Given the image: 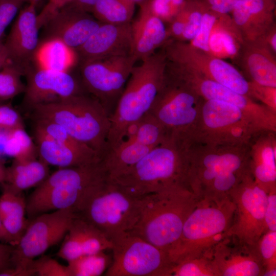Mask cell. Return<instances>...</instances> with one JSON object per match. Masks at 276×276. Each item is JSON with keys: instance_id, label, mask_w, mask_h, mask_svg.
<instances>
[{"instance_id": "cell-1", "label": "cell", "mask_w": 276, "mask_h": 276, "mask_svg": "<svg viewBox=\"0 0 276 276\" xmlns=\"http://www.w3.org/2000/svg\"><path fill=\"white\" fill-rule=\"evenodd\" d=\"M249 144H191L188 149V185L199 199H220L250 172Z\"/></svg>"}, {"instance_id": "cell-2", "label": "cell", "mask_w": 276, "mask_h": 276, "mask_svg": "<svg viewBox=\"0 0 276 276\" xmlns=\"http://www.w3.org/2000/svg\"><path fill=\"white\" fill-rule=\"evenodd\" d=\"M141 198L139 219L129 232L168 253L199 199L183 186L168 188Z\"/></svg>"}, {"instance_id": "cell-3", "label": "cell", "mask_w": 276, "mask_h": 276, "mask_svg": "<svg viewBox=\"0 0 276 276\" xmlns=\"http://www.w3.org/2000/svg\"><path fill=\"white\" fill-rule=\"evenodd\" d=\"M188 147L187 143L168 136L123 173L108 178L139 197L174 186L189 188Z\"/></svg>"}, {"instance_id": "cell-4", "label": "cell", "mask_w": 276, "mask_h": 276, "mask_svg": "<svg viewBox=\"0 0 276 276\" xmlns=\"http://www.w3.org/2000/svg\"><path fill=\"white\" fill-rule=\"evenodd\" d=\"M102 161L87 165L60 168L37 186L26 202L31 219L44 213L71 209L80 213L107 178Z\"/></svg>"}, {"instance_id": "cell-5", "label": "cell", "mask_w": 276, "mask_h": 276, "mask_svg": "<svg viewBox=\"0 0 276 276\" xmlns=\"http://www.w3.org/2000/svg\"><path fill=\"white\" fill-rule=\"evenodd\" d=\"M141 61L133 67L110 116L107 151L124 139L131 125L149 112L165 83L167 60L163 50Z\"/></svg>"}, {"instance_id": "cell-6", "label": "cell", "mask_w": 276, "mask_h": 276, "mask_svg": "<svg viewBox=\"0 0 276 276\" xmlns=\"http://www.w3.org/2000/svg\"><path fill=\"white\" fill-rule=\"evenodd\" d=\"M35 119L63 127L76 140L96 151L102 160L107 151L110 116L94 97L79 94L33 107Z\"/></svg>"}, {"instance_id": "cell-7", "label": "cell", "mask_w": 276, "mask_h": 276, "mask_svg": "<svg viewBox=\"0 0 276 276\" xmlns=\"http://www.w3.org/2000/svg\"><path fill=\"white\" fill-rule=\"evenodd\" d=\"M235 211L230 196L220 199H199L186 220L178 240L168 252L173 265L211 254L214 246L227 237Z\"/></svg>"}, {"instance_id": "cell-8", "label": "cell", "mask_w": 276, "mask_h": 276, "mask_svg": "<svg viewBox=\"0 0 276 276\" xmlns=\"http://www.w3.org/2000/svg\"><path fill=\"white\" fill-rule=\"evenodd\" d=\"M141 206V197L129 193L107 176L78 215L110 239L133 228L139 219Z\"/></svg>"}, {"instance_id": "cell-9", "label": "cell", "mask_w": 276, "mask_h": 276, "mask_svg": "<svg viewBox=\"0 0 276 276\" xmlns=\"http://www.w3.org/2000/svg\"><path fill=\"white\" fill-rule=\"evenodd\" d=\"M259 133L237 106L224 102L203 100L189 143L213 145H248Z\"/></svg>"}, {"instance_id": "cell-10", "label": "cell", "mask_w": 276, "mask_h": 276, "mask_svg": "<svg viewBox=\"0 0 276 276\" xmlns=\"http://www.w3.org/2000/svg\"><path fill=\"white\" fill-rule=\"evenodd\" d=\"M166 74L203 100L222 101L237 106L245 114L258 133L276 132V112L250 97L167 61Z\"/></svg>"}, {"instance_id": "cell-11", "label": "cell", "mask_w": 276, "mask_h": 276, "mask_svg": "<svg viewBox=\"0 0 276 276\" xmlns=\"http://www.w3.org/2000/svg\"><path fill=\"white\" fill-rule=\"evenodd\" d=\"M112 262L107 276H170L173 264L167 251L130 232L110 238Z\"/></svg>"}, {"instance_id": "cell-12", "label": "cell", "mask_w": 276, "mask_h": 276, "mask_svg": "<svg viewBox=\"0 0 276 276\" xmlns=\"http://www.w3.org/2000/svg\"><path fill=\"white\" fill-rule=\"evenodd\" d=\"M203 99L168 77L149 113L164 127L169 136L188 143L198 119Z\"/></svg>"}, {"instance_id": "cell-13", "label": "cell", "mask_w": 276, "mask_h": 276, "mask_svg": "<svg viewBox=\"0 0 276 276\" xmlns=\"http://www.w3.org/2000/svg\"><path fill=\"white\" fill-rule=\"evenodd\" d=\"M163 47L167 61L187 68L249 97V81L225 60L198 49L188 42L169 39Z\"/></svg>"}, {"instance_id": "cell-14", "label": "cell", "mask_w": 276, "mask_h": 276, "mask_svg": "<svg viewBox=\"0 0 276 276\" xmlns=\"http://www.w3.org/2000/svg\"><path fill=\"white\" fill-rule=\"evenodd\" d=\"M77 215L73 210L66 209L44 213L30 219L26 231L14 246L12 265L30 268L35 258L65 237Z\"/></svg>"}, {"instance_id": "cell-15", "label": "cell", "mask_w": 276, "mask_h": 276, "mask_svg": "<svg viewBox=\"0 0 276 276\" xmlns=\"http://www.w3.org/2000/svg\"><path fill=\"white\" fill-rule=\"evenodd\" d=\"M229 196L235 205V211L227 236L255 246L266 231L264 214L267 193L255 182L250 172L231 191Z\"/></svg>"}, {"instance_id": "cell-16", "label": "cell", "mask_w": 276, "mask_h": 276, "mask_svg": "<svg viewBox=\"0 0 276 276\" xmlns=\"http://www.w3.org/2000/svg\"><path fill=\"white\" fill-rule=\"evenodd\" d=\"M136 61L135 57L130 54L81 63V74L84 86L110 116Z\"/></svg>"}, {"instance_id": "cell-17", "label": "cell", "mask_w": 276, "mask_h": 276, "mask_svg": "<svg viewBox=\"0 0 276 276\" xmlns=\"http://www.w3.org/2000/svg\"><path fill=\"white\" fill-rule=\"evenodd\" d=\"M27 83L24 103L31 108L79 94V86L68 72L55 71L30 64L24 67Z\"/></svg>"}, {"instance_id": "cell-18", "label": "cell", "mask_w": 276, "mask_h": 276, "mask_svg": "<svg viewBox=\"0 0 276 276\" xmlns=\"http://www.w3.org/2000/svg\"><path fill=\"white\" fill-rule=\"evenodd\" d=\"M216 276H263L264 267L256 245L240 242L227 236L212 250Z\"/></svg>"}, {"instance_id": "cell-19", "label": "cell", "mask_w": 276, "mask_h": 276, "mask_svg": "<svg viewBox=\"0 0 276 276\" xmlns=\"http://www.w3.org/2000/svg\"><path fill=\"white\" fill-rule=\"evenodd\" d=\"M74 52L81 63L112 56L132 55L131 22L102 23Z\"/></svg>"}, {"instance_id": "cell-20", "label": "cell", "mask_w": 276, "mask_h": 276, "mask_svg": "<svg viewBox=\"0 0 276 276\" xmlns=\"http://www.w3.org/2000/svg\"><path fill=\"white\" fill-rule=\"evenodd\" d=\"M102 23L89 13L68 5L59 10L44 26L47 39L62 41L75 51Z\"/></svg>"}, {"instance_id": "cell-21", "label": "cell", "mask_w": 276, "mask_h": 276, "mask_svg": "<svg viewBox=\"0 0 276 276\" xmlns=\"http://www.w3.org/2000/svg\"><path fill=\"white\" fill-rule=\"evenodd\" d=\"M36 7L31 2L20 11L4 43L11 61L23 68L34 58L40 43Z\"/></svg>"}, {"instance_id": "cell-22", "label": "cell", "mask_w": 276, "mask_h": 276, "mask_svg": "<svg viewBox=\"0 0 276 276\" xmlns=\"http://www.w3.org/2000/svg\"><path fill=\"white\" fill-rule=\"evenodd\" d=\"M275 0H238L231 15L244 42L260 39L275 22Z\"/></svg>"}, {"instance_id": "cell-23", "label": "cell", "mask_w": 276, "mask_h": 276, "mask_svg": "<svg viewBox=\"0 0 276 276\" xmlns=\"http://www.w3.org/2000/svg\"><path fill=\"white\" fill-rule=\"evenodd\" d=\"M249 168L255 182L267 193L276 189L275 132H263L249 144Z\"/></svg>"}, {"instance_id": "cell-24", "label": "cell", "mask_w": 276, "mask_h": 276, "mask_svg": "<svg viewBox=\"0 0 276 276\" xmlns=\"http://www.w3.org/2000/svg\"><path fill=\"white\" fill-rule=\"evenodd\" d=\"M137 17L131 22L132 54L137 61L154 54L169 39L166 24L142 4Z\"/></svg>"}, {"instance_id": "cell-25", "label": "cell", "mask_w": 276, "mask_h": 276, "mask_svg": "<svg viewBox=\"0 0 276 276\" xmlns=\"http://www.w3.org/2000/svg\"><path fill=\"white\" fill-rule=\"evenodd\" d=\"M34 135L39 158L48 165L69 168L97 163L102 160L97 153L90 148H74L59 143L35 130Z\"/></svg>"}, {"instance_id": "cell-26", "label": "cell", "mask_w": 276, "mask_h": 276, "mask_svg": "<svg viewBox=\"0 0 276 276\" xmlns=\"http://www.w3.org/2000/svg\"><path fill=\"white\" fill-rule=\"evenodd\" d=\"M236 60L250 78L248 81L276 87L275 54L262 41L244 42Z\"/></svg>"}, {"instance_id": "cell-27", "label": "cell", "mask_w": 276, "mask_h": 276, "mask_svg": "<svg viewBox=\"0 0 276 276\" xmlns=\"http://www.w3.org/2000/svg\"><path fill=\"white\" fill-rule=\"evenodd\" d=\"M49 175V165L40 159L14 158L6 168L2 184L4 189L16 194L37 186Z\"/></svg>"}, {"instance_id": "cell-28", "label": "cell", "mask_w": 276, "mask_h": 276, "mask_svg": "<svg viewBox=\"0 0 276 276\" xmlns=\"http://www.w3.org/2000/svg\"><path fill=\"white\" fill-rule=\"evenodd\" d=\"M243 43L231 15L219 13L209 36L208 53L223 60H236Z\"/></svg>"}, {"instance_id": "cell-29", "label": "cell", "mask_w": 276, "mask_h": 276, "mask_svg": "<svg viewBox=\"0 0 276 276\" xmlns=\"http://www.w3.org/2000/svg\"><path fill=\"white\" fill-rule=\"evenodd\" d=\"M75 52L60 40L45 39L39 43L34 58L40 67L68 72L75 58Z\"/></svg>"}, {"instance_id": "cell-30", "label": "cell", "mask_w": 276, "mask_h": 276, "mask_svg": "<svg viewBox=\"0 0 276 276\" xmlns=\"http://www.w3.org/2000/svg\"><path fill=\"white\" fill-rule=\"evenodd\" d=\"M77 238L84 254H91L111 249L110 239L95 225L78 214L68 229Z\"/></svg>"}, {"instance_id": "cell-31", "label": "cell", "mask_w": 276, "mask_h": 276, "mask_svg": "<svg viewBox=\"0 0 276 276\" xmlns=\"http://www.w3.org/2000/svg\"><path fill=\"white\" fill-rule=\"evenodd\" d=\"M135 5L128 0H99L91 13L102 23L124 24L131 22Z\"/></svg>"}, {"instance_id": "cell-32", "label": "cell", "mask_w": 276, "mask_h": 276, "mask_svg": "<svg viewBox=\"0 0 276 276\" xmlns=\"http://www.w3.org/2000/svg\"><path fill=\"white\" fill-rule=\"evenodd\" d=\"M112 258L104 251L84 254L68 262L70 276H99L110 265Z\"/></svg>"}, {"instance_id": "cell-33", "label": "cell", "mask_w": 276, "mask_h": 276, "mask_svg": "<svg viewBox=\"0 0 276 276\" xmlns=\"http://www.w3.org/2000/svg\"><path fill=\"white\" fill-rule=\"evenodd\" d=\"M24 70L10 61L0 71V100L11 99L24 92L26 86L21 80Z\"/></svg>"}, {"instance_id": "cell-34", "label": "cell", "mask_w": 276, "mask_h": 276, "mask_svg": "<svg viewBox=\"0 0 276 276\" xmlns=\"http://www.w3.org/2000/svg\"><path fill=\"white\" fill-rule=\"evenodd\" d=\"M5 152L17 159L36 158L37 148L24 128L16 129L7 135Z\"/></svg>"}, {"instance_id": "cell-35", "label": "cell", "mask_w": 276, "mask_h": 276, "mask_svg": "<svg viewBox=\"0 0 276 276\" xmlns=\"http://www.w3.org/2000/svg\"><path fill=\"white\" fill-rule=\"evenodd\" d=\"M170 276H216L211 254L185 259L174 264Z\"/></svg>"}, {"instance_id": "cell-36", "label": "cell", "mask_w": 276, "mask_h": 276, "mask_svg": "<svg viewBox=\"0 0 276 276\" xmlns=\"http://www.w3.org/2000/svg\"><path fill=\"white\" fill-rule=\"evenodd\" d=\"M208 9L202 0L186 1L182 9L186 16V25L182 34L177 41L189 42L195 37L203 16Z\"/></svg>"}, {"instance_id": "cell-37", "label": "cell", "mask_w": 276, "mask_h": 276, "mask_svg": "<svg viewBox=\"0 0 276 276\" xmlns=\"http://www.w3.org/2000/svg\"><path fill=\"white\" fill-rule=\"evenodd\" d=\"M264 267L263 276L276 275V231H267L256 244Z\"/></svg>"}, {"instance_id": "cell-38", "label": "cell", "mask_w": 276, "mask_h": 276, "mask_svg": "<svg viewBox=\"0 0 276 276\" xmlns=\"http://www.w3.org/2000/svg\"><path fill=\"white\" fill-rule=\"evenodd\" d=\"M186 1L146 0L143 4L165 24H169L182 9Z\"/></svg>"}, {"instance_id": "cell-39", "label": "cell", "mask_w": 276, "mask_h": 276, "mask_svg": "<svg viewBox=\"0 0 276 276\" xmlns=\"http://www.w3.org/2000/svg\"><path fill=\"white\" fill-rule=\"evenodd\" d=\"M26 201L21 194H16L7 189L0 196V218L13 215H25Z\"/></svg>"}, {"instance_id": "cell-40", "label": "cell", "mask_w": 276, "mask_h": 276, "mask_svg": "<svg viewBox=\"0 0 276 276\" xmlns=\"http://www.w3.org/2000/svg\"><path fill=\"white\" fill-rule=\"evenodd\" d=\"M219 14L208 9L203 16L200 26L196 36L188 42L194 47L208 53L209 36Z\"/></svg>"}, {"instance_id": "cell-41", "label": "cell", "mask_w": 276, "mask_h": 276, "mask_svg": "<svg viewBox=\"0 0 276 276\" xmlns=\"http://www.w3.org/2000/svg\"><path fill=\"white\" fill-rule=\"evenodd\" d=\"M30 267L35 275L39 276H70L67 266L63 265L48 257L33 260Z\"/></svg>"}, {"instance_id": "cell-42", "label": "cell", "mask_w": 276, "mask_h": 276, "mask_svg": "<svg viewBox=\"0 0 276 276\" xmlns=\"http://www.w3.org/2000/svg\"><path fill=\"white\" fill-rule=\"evenodd\" d=\"M249 97L276 112V87L249 81Z\"/></svg>"}, {"instance_id": "cell-43", "label": "cell", "mask_w": 276, "mask_h": 276, "mask_svg": "<svg viewBox=\"0 0 276 276\" xmlns=\"http://www.w3.org/2000/svg\"><path fill=\"white\" fill-rule=\"evenodd\" d=\"M23 128V121L18 112L9 105H0V133L7 135Z\"/></svg>"}, {"instance_id": "cell-44", "label": "cell", "mask_w": 276, "mask_h": 276, "mask_svg": "<svg viewBox=\"0 0 276 276\" xmlns=\"http://www.w3.org/2000/svg\"><path fill=\"white\" fill-rule=\"evenodd\" d=\"M24 3L23 0H0V41Z\"/></svg>"}, {"instance_id": "cell-45", "label": "cell", "mask_w": 276, "mask_h": 276, "mask_svg": "<svg viewBox=\"0 0 276 276\" xmlns=\"http://www.w3.org/2000/svg\"><path fill=\"white\" fill-rule=\"evenodd\" d=\"M57 253L58 257L68 262L84 255L80 243L72 233L68 231Z\"/></svg>"}, {"instance_id": "cell-46", "label": "cell", "mask_w": 276, "mask_h": 276, "mask_svg": "<svg viewBox=\"0 0 276 276\" xmlns=\"http://www.w3.org/2000/svg\"><path fill=\"white\" fill-rule=\"evenodd\" d=\"M72 1L49 0L41 12L37 14V22L39 28L44 27L53 16Z\"/></svg>"}, {"instance_id": "cell-47", "label": "cell", "mask_w": 276, "mask_h": 276, "mask_svg": "<svg viewBox=\"0 0 276 276\" xmlns=\"http://www.w3.org/2000/svg\"><path fill=\"white\" fill-rule=\"evenodd\" d=\"M264 220L266 231H276V189L267 193Z\"/></svg>"}, {"instance_id": "cell-48", "label": "cell", "mask_w": 276, "mask_h": 276, "mask_svg": "<svg viewBox=\"0 0 276 276\" xmlns=\"http://www.w3.org/2000/svg\"><path fill=\"white\" fill-rule=\"evenodd\" d=\"M211 10L221 14L231 13L238 0H202Z\"/></svg>"}, {"instance_id": "cell-49", "label": "cell", "mask_w": 276, "mask_h": 276, "mask_svg": "<svg viewBox=\"0 0 276 276\" xmlns=\"http://www.w3.org/2000/svg\"><path fill=\"white\" fill-rule=\"evenodd\" d=\"M14 246L0 243V271L12 266V257Z\"/></svg>"}, {"instance_id": "cell-50", "label": "cell", "mask_w": 276, "mask_h": 276, "mask_svg": "<svg viewBox=\"0 0 276 276\" xmlns=\"http://www.w3.org/2000/svg\"><path fill=\"white\" fill-rule=\"evenodd\" d=\"M35 275L31 268L12 266L0 271V276H30Z\"/></svg>"}, {"instance_id": "cell-51", "label": "cell", "mask_w": 276, "mask_h": 276, "mask_svg": "<svg viewBox=\"0 0 276 276\" xmlns=\"http://www.w3.org/2000/svg\"><path fill=\"white\" fill-rule=\"evenodd\" d=\"M259 40L262 41L274 54L276 53V25L270 28Z\"/></svg>"}, {"instance_id": "cell-52", "label": "cell", "mask_w": 276, "mask_h": 276, "mask_svg": "<svg viewBox=\"0 0 276 276\" xmlns=\"http://www.w3.org/2000/svg\"><path fill=\"white\" fill-rule=\"evenodd\" d=\"M98 1L99 0H72L67 5L82 11L91 13L94 6Z\"/></svg>"}, {"instance_id": "cell-53", "label": "cell", "mask_w": 276, "mask_h": 276, "mask_svg": "<svg viewBox=\"0 0 276 276\" xmlns=\"http://www.w3.org/2000/svg\"><path fill=\"white\" fill-rule=\"evenodd\" d=\"M11 60L8 52L3 41H0V69L3 67ZM12 62V61H11Z\"/></svg>"}, {"instance_id": "cell-54", "label": "cell", "mask_w": 276, "mask_h": 276, "mask_svg": "<svg viewBox=\"0 0 276 276\" xmlns=\"http://www.w3.org/2000/svg\"><path fill=\"white\" fill-rule=\"evenodd\" d=\"M0 241H4L14 246L12 238L7 232L0 218Z\"/></svg>"}, {"instance_id": "cell-55", "label": "cell", "mask_w": 276, "mask_h": 276, "mask_svg": "<svg viewBox=\"0 0 276 276\" xmlns=\"http://www.w3.org/2000/svg\"><path fill=\"white\" fill-rule=\"evenodd\" d=\"M6 168L4 163L0 159V183L3 181Z\"/></svg>"}, {"instance_id": "cell-56", "label": "cell", "mask_w": 276, "mask_h": 276, "mask_svg": "<svg viewBox=\"0 0 276 276\" xmlns=\"http://www.w3.org/2000/svg\"><path fill=\"white\" fill-rule=\"evenodd\" d=\"M132 3H134V4H137L139 6L143 4L146 0H128Z\"/></svg>"}, {"instance_id": "cell-57", "label": "cell", "mask_w": 276, "mask_h": 276, "mask_svg": "<svg viewBox=\"0 0 276 276\" xmlns=\"http://www.w3.org/2000/svg\"><path fill=\"white\" fill-rule=\"evenodd\" d=\"M41 0H32L31 2L33 3L36 5H37V4ZM30 2V3H31Z\"/></svg>"}, {"instance_id": "cell-58", "label": "cell", "mask_w": 276, "mask_h": 276, "mask_svg": "<svg viewBox=\"0 0 276 276\" xmlns=\"http://www.w3.org/2000/svg\"><path fill=\"white\" fill-rule=\"evenodd\" d=\"M24 1V2H28L29 3H30L32 0H23Z\"/></svg>"}]
</instances>
